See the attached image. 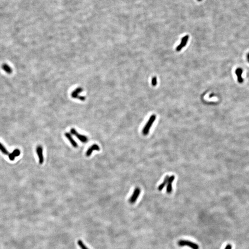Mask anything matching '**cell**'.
Here are the masks:
<instances>
[{
    "instance_id": "1",
    "label": "cell",
    "mask_w": 249,
    "mask_h": 249,
    "mask_svg": "<svg viewBox=\"0 0 249 249\" xmlns=\"http://www.w3.org/2000/svg\"><path fill=\"white\" fill-rule=\"evenodd\" d=\"M156 116L155 114H153L150 116L148 122L146 123V124L145 125V126L144 127L142 130V133L144 135L146 136L149 134L150 132V129L152 127L155 121L156 120Z\"/></svg>"
},
{
    "instance_id": "2",
    "label": "cell",
    "mask_w": 249,
    "mask_h": 249,
    "mask_svg": "<svg viewBox=\"0 0 249 249\" xmlns=\"http://www.w3.org/2000/svg\"><path fill=\"white\" fill-rule=\"evenodd\" d=\"M178 245L179 246H188L192 249H199V245L196 243L192 242L191 241L186 240H180L178 242Z\"/></svg>"
},
{
    "instance_id": "3",
    "label": "cell",
    "mask_w": 249,
    "mask_h": 249,
    "mask_svg": "<svg viewBox=\"0 0 249 249\" xmlns=\"http://www.w3.org/2000/svg\"><path fill=\"white\" fill-rule=\"evenodd\" d=\"M70 133L72 135L76 136V137L78 139L79 141L82 142L83 143H86L88 141V139L85 135H82L81 134L78 133L74 128H72L70 130Z\"/></svg>"
},
{
    "instance_id": "4",
    "label": "cell",
    "mask_w": 249,
    "mask_h": 249,
    "mask_svg": "<svg viewBox=\"0 0 249 249\" xmlns=\"http://www.w3.org/2000/svg\"><path fill=\"white\" fill-rule=\"evenodd\" d=\"M140 193H141V190L140 189V188L137 187L135 188L133 194L131 196L130 199H129V203H131V204L134 203L137 201L138 197L140 196Z\"/></svg>"
},
{
    "instance_id": "5",
    "label": "cell",
    "mask_w": 249,
    "mask_h": 249,
    "mask_svg": "<svg viewBox=\"0 0 249 249\" xmlns=\"http://www.w3.org/2000/svg\"><path fill=\"white\" fill-rule=\"evenodd\" d=\"M243 70L242 68H237L235 70V74H236L237 78V81L239 84H242L244 82V79L242 77Z\"/></svg>"
},
{
    "instance_id": "6",
    "label": "cell",
    "mask_w": 249,
    "mask_h": 249,
    "mask_svg": "<svg viewBox=\"0 0 249 249\" xmlns=\"http://www.w3.org/2000/svg\"><path fill=\"white\" fill-rule=\"evenodd\" d=\"M36 153L38 155L39 162L40 164H42L44 162V158L43 156V149L41 146L39 145L36 147Z\"/></svg>"
},
{
    "instance_id": "7",
    "label": "cell",
    "mask_w": 249,
    "mask_h": 249,
    "mask_svg": "<svg viewBox=\"0 0 249 249\" xmlns=\"http://www.w3.org/2000/svg\"><path fill=\"white\" fill-rule=\"evenodd\" d=\"M189 36L188 35H186V36H185L183 38H182L181 41L180 43L177 47V48L176 49V50L177 51H180L183 48H184V47L186 46L188 39H189Z\"/></svg>"
},
{
    "instance_id": "8",
    "label": "cell",
    "mask_w": 249,
    "mask_h": 249,
    "mask_svg": "<svg viewBox=\"0 0 249 249\" xmlns=\"http://www.w3.org/2000/svg\"><path fill=\"white\" fill-rule=\"evenodd\" d=\"M174 179H175L174 175H171V176H170L169 177L168 183L167 184V189H166V192L169 194L170 193L172 192V189H173L172 183L174 181Z\"/></svg>"
},
{
    "instance_id": "9",
    "label": "cell",
    "mask_w": 249,
    "mask_h": 249,
    "mask_svg": "<svg viewBox=\"0 0 249 249\" xmlns=\"http://www.w3.org/2000/svg\"><path fill=\"white\" fill-rule=\"evenodd\" d=\"M100 150V148L99 146L96 144H93L91 146V147L87 150L86 156H90L94 150L99 151Z\"/></svg>"
},
{
    "instance_id": "10",
    "label": "cell",
    "mask_w": 249,
    "mask_h": 249,
    "mask_svg": "<svg viewBox=\"0 0 249 249\" xmlns=\"http://www.w3.org/2000/svg\"><path fill=\"white\" fill-rule=\"evenodd\" d=\"M65 137L68 138V140L69 141L70 143L72 144V146L74 148H77L78 147V144L76 143V141L74 140V139L72 137V135H71L70 133H65Z\"/></svg>"
},
{
    "instance_id": "11",
    "label": "cell",
    "mask_w": 249,
    "mask_h": 249,
    "mask_svg": "<svg viewBox=\"0 0 249 249\" xmlns=\"http://www.w3.org/2000/svg\"><path fill=\"white\" fill-rule=\"evenodd\" d=\"M169 177V176H168V175H167V176L165 177L164 179V180H163V183H162V184H160V186H158V189L159 191H162L163 189L165 187V186L167 185V183H168Z\"/></svg>"
},
{
    "instance_id": "12",
    "label": "cell",
    "mask_w": 249,
    "mask_h": 249,
    "mask_svg": "<svg viewBox=\"0 0 249 249\" xmlns=\"http://www.w3.org/2000/svg\"><path fill=\"white\" fill-rule=\"evenodd\" d=\"M0 150L2 152L3 154H4L6 155H9V153L6 150V148L3 145L2 143H0Z\"/></svg>"
},
{
    "instance_id": "13",
    "label": "cell",
    "mask_w": 249,
    "mask_h": 249,
    "mask_svg": "<svg viewBox=\"0 0 249 249\" xmlns=\"http://www.w3.org/2000/svg\"><path fill=\"white\" fill-rule=\"evenodd\" d=\"M2 69L4 70L7 73H11L12 72V69L9 65L6 64H3L2 65Z\"/></svg>"
},
{
    "instance_id": "14",
    "label": "cell",
    "mask_w": 249,
    "mask_h": 249,
    "mask_svg": "<svg viewBox=\"0 0 249 249\" xmlns=\"http://www.w3.org/2000/svg\"><path fill=\"white\" fill-rule=\"evenodd\" d=\"M78 246L81 249H89L86 247V246L84 244L82 241L81 240H78Z\"/></svg>"
},
{
    "instance_id": "15",
    "label": "cell",
    "mask_w": 249,
    "mask_h": 249,
    "mask_svg": "<svg viewBox=\"0 0 249 249\" xmlns=\"http://www.w3.org/2000/svg\"><path fill=\"white\" fill-rule=\"evenodd\" d=\"M12 153L16 157V156H19L20 153V150H19L16 149V150H14L12 152Z\"/></svg>"
},
{
    "instance_id": "16",
    "label": "cell",
    "mask_w": 249,
    "mask_h": 249,
    "mask_svg": "<svg viewBox=\"0 0 249 249\" xmlns=\"http://www.w3.org/2000/svg\"><path fill=\"white\" fill-rule=\"evenodd\" d=\"M156 84H157V78L156 77H154L152 79V85L153 86H156Z\"/></svg>"
},
{
    "instance_id": "17",
    "label": "cell",
    "mask_w": 249,
    "mask_h": 249,
    "mask_svg": "<svg viewBox=\"0 0 249 249\" xmlns=\"http://www.w3.org/2000/svg\"><path fill=\"white\" fill-rule=\"evenodd\" d=\"M16 156L13 154V153H10L9 154V158L11 160H13L15 159Z\"/></svg>"
},
{
    "instance_id": "18",
    "label": "cell",
    "mask_w": 249,
    "mask_h": 249,
    "mask_svg": "<svg viewBox=\"0 0 249 249\" xmlns=\"http://www.w3.org/2000/svg\"><path fill=\"white\" fill-rule=\"evenodd\" d=\"M225 249H232V245L230 244H228L226 246Z\"/></svg>"
},
{
    "instance_id": "19",
    "label": "cell",
    "mask_w": 249,
    "mask_h": 249,
    "mask_svg": "<svg viewBox=\"0 0 249 249\" xmlns=\"http://www.w3.org/2000/svg\"><path fill=\"white\" fill-rule=\"evenodd\" d=\"M246 60L249 63V52L246 55Z\"/></svg>"
},
{
    "instance_id": "20",
    "label": "cell",
    "mask_w": 249,
    "mask_h": 249,
    "mask_svg": "<svg viewBox=\"0 0 249 249\" xmlns=\"http://www.w3.org/2000/svg\"><path fill=\"white\" fill-rule=\"evenodd\" d=\"M197 1H202V0H197Z\"/></svg>"
}]
</instances>
